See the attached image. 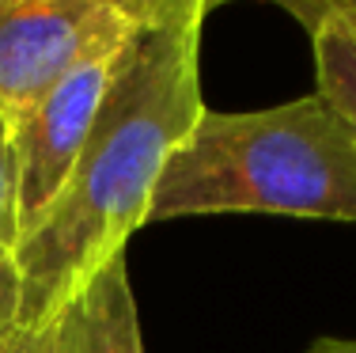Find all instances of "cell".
Masks as SVG:
<instances>
[{
	"label": "cell",
	"mask_w": 356,
	"mask_h": 353,
	"mask_svg": "<svg viewBox=\"0 0 356 353\" xmlns=\"http://www.w3.org/2000/svg\"><path fill=\"white\" fill-rule=\"evenodd\" d=\"M205 19L209 0H163L122 46L69 182L19 235V327L54 323L148 224L167 159L209 107L201 95Z\"/></svg>",
	"instance_id": "1"
},
{
	"label": "cell",
	"mask_w": 356,
	"mask_h": 353,
	"mask_svg": "<svg viewBox=\"0 0 356 353\" xmlns=\"http://www.w3.org/2000/svg\"><path fill=\"white\" fill-rule=\"evenodd\" d=\"M273 213L356 224V141L311 91L261 111H209L167 159L148 224Z\"/></svg>",
	"instance_id": "2"
},
{
	"label": "cell",
	"mask_w": 356,
	"mask_h": 353,
	"mask_svg": "<svg viewBox=\"0 0 356 353\" xmlns=\"http://www.w3.org/2000/svg\"><path fill=\"white\" fill-rule=\"evenodd\" d=\"M163 0H0V125L49 88L65 69L118 46Z\"/></svg>",
	"instance_id": "3"
},
{
	"label": "cell",
	"mask_w": 356,
	"mask_h": 353,
	"mask_svg": "<svg viewBox=\"0 0 356 353\" xmlns=\"http://www.w3.org/2000/svg\"><path fill=\"white\" fill-rule=\"evenodd\" d=\"M125 42L80 57L72 69H65L42 91L27 111H19L4 125L8 152H12L19 235L54 205V198L69 182L76 159H80L83 145H88L91 125L99 118V107L106 99L110 77H114L118 54H122Z\"/></svg>",
	"instance_id": "4"
},
{
	"label": "cell",
	"mask_w": 356,
	"mask_h": 353,
	"mask_svg": "<svg viewBox=\"0 0 356 353\" xmlns=\"http://www.w3.org/2000/svg\"><path fill=\"white\" fill-rule=\"evenodd\" d=\"M57 353H144L137 297L129 285L125 255L83 285L54 319Z\"/></svg>",
	"instance_id": "5"
},
{
	"label": "cell",
	"mask_w": 356,
	"mask_h": 353,
	"mask_svg": "<svg viewBox=\"0 0 356 353\" xmlns=\"http://www.w3.org/2000/svg\"><path fill=\"white\" fill-rule=\"evenodd\" d=\"M315 49V95L356 141V31L341 23H322L311 31Z\"/></svg>",
	"instance_id": "6"
},
{
	"label": "cell",
	"mask_w": 356,
	"mask_h": 353,
	"mask_svg": "<svg viewBox=\"0 0 356 353\" xmlns=\"http://www.w3.org/2000/svg\"><path fill=\"white\" fill-rule=\"evenodd\" d=\"M19 217H15V187H12V152L0 125V342L19 327Z\"/></svg>",
	"instance_id": "7"
},
{
	"label": "cell",
	"mask_w": 356,
	"mask_h": 353,
	"mask_svg": "<svg viewBox=\"0 0 356 353\" xmlns=\"http://www.w3.org/2000/svg\"><path fill=\"white\" fill-rule=\"evenodd\" d=\"M269 4L284 8L307 35L322 23H341L356 31V0H269Z\"/></svg>",
	"instance_id": "8"
},
{
	"label": "cell",
	"mask_w": 356,
	"mask_h": 353,
	"mask_svg": "<svg viewBox=\"0 0 356 353\" xmlns=\"http://www.w3.org/2000/svg\"><path fill=\"white\" fill-rule=\"evenodd\" d=\"M0 353H57V331H54V323L15 327V331L0 342Z\"/></svg>",
	"instance_id": "9"
},
{
	"label": "cell",
	"mask_w": 356,
	"mask_h": 353,
	"mask_svg": "<svg viewBox=\"0 0 356 353\" xmlns=\"http://www.w3.org/2000/svg\"><path fill=\"white\" fill-rule=\"evenodd\" d=\"M307 353H356V338H341V334L315 338V342L307 346Z\"/></svg>",
	"instance_id": "10"
},
{
	"label": "cell",
	"mask_w": 356,
	"mask_h": 353,
	"mask_svg": "<svg viewBox=\"0 0 356 353\" xmlns=\"http://www.w3.org/2000/svg\"><path fill=\"white\" fill-rule=\"evenodd\" d=\"M220 4H232V0H209V12H216Z\"/></svg>",
	"instance_id": "11"
}]
</instances>
